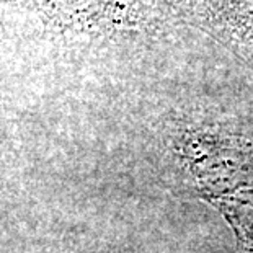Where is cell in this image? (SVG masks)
Here are the masks:
<instances>
[{
  "label": "cell",
  "instance_id": "1",
  "mask_svg": "<svg viewBox=\"0 0 253 253\" xmlns=\"http://www.w3.org/2000/svg\"><path fill=\"white\" fill-rule=\"evenodd\" d=\"M21 2V0H0V3H17Z\"/></svg>",
  "mask_w": 253,
  "mask_h": 253
}]
</instances>
